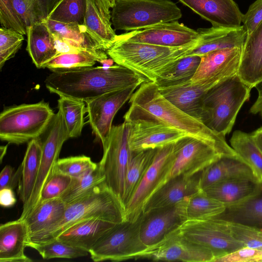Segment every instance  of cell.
<instances>
[{"mask_svg":"<svg viewBox=\"0 0 262 262\" xmlns=\"http://www.w3.org/2000/svg\"><path fill=\"white\" fill-rule=\"evenodd\" d=\"M130 106L124 120H154L184 131L189 136L213 146L225 156L238 157L227 142L225 136L207 127L201 121L185 113L166 99L158 85L147 81L139 86L129 99Z\"/></svg>","mask_w":262,"mask_h":262,"instance_id":"cell-1","label":"cell"},{"mask_svg":"<svg viewBox=\"0 0 262 262\" xmlns=\"http://www.w3.org/2000/svg\"><path fill=\"white\" fill-rule=\"evenodd\" d=\"M147 81L129 69L116 64L110 67L54 70L46 77L45 83L52 93L85 102L110 92L140 86Z\"/></svg>","mask_w":262,"mask_h":262,"instance_id":"cell-2","label":"cell"},{"mask_svg":"<svg viewBox=\"0 0 262 262\" xmlns=\"http://www.w3.org/2000/svg\"><path fill=\"white\" fill-rule=\"evenodd\" d=\"M199 39L178 47L114 40L106 53L116 64L124 66L149 81L172 69L182 58L189 56L199 45Z\"/></svg>","mask_w":262,"mask_h":262,"instance_id":"cell-3","label":"cell"},{"mask_svg":"<svg viewBox=\"0 0 262 262\" xmlns=\"http://www.w3.org/2000/svg\"><path fill=\"white\" fill-rule=\"evenodd\" d=\"M93 218L114 224L125 221L124 206L104 182L84 196L66 204L61 219L46 230L29 236L27 244L52 241L74 224Z\"/></svg>","mask_w":262,"mask_h":262,"instance_id":"cell-4","label":"cell"},{"mask_svg":"<svg viewBox=\"0 0 262 262\" xmlns=\"http://www.w3.org/2000/svg\"><path fill=\"white\" fill-rule=\"evenodd\" d=\"M252 89L238 74L217 83L203 98L200 121L217 133L228 135Z\"/></svg>","mask_w":262,"mask_h":262,"instance_id":"cell-5","label":"cell"},{"mask_svg":"<svg viewBox=\"0 0 262 262\" xmlns=\"http://www.w3.org/2000/svg\"><path fill=\"white\" fill-rule=\"evenodd\" d=\"M111 15L114 30L126 31L178 21L183 15L170 0H115Z\"/></svg>","mask_w":262,"mask_h":262,"instance_id":"cell-6","label":"cell"},{"mask_svg":"<svg viewBox=\"0 0 262 262\" xmlns=\"http://www.w3.org/2000/svg\"><path fill=\"white\" fill-rule=\"evenodd\" d=\"M55 114L44 101L7 107L0 114V138L15 144L39 138L48 129Z\"/></svg>","mask_w":262,"mask_h":262,"instance_id":"cell-7","label":"cell"},{"mask_svg":"<svg viewBox=\"0 0 262 262\" xmlns=\"http://www.w3.org/2000/svg\"><path fill=\"white\" fill-rule=\"evenodd\" d=\"M129 123L125 120L112 126L102 143L103 154L98 163L105 184L123 206L126 174L133 153L129 145Z\"/></svg>","mask_w":262,"mask_h":262,"instance_id":"cell-8","label":"cell"},{"mask_svg":"<svg viewBox=\"0 0 262 262\" xmlns=\"http://www.w3.org/2000/svg\"><path fill=\"white\" fill-rule=\"evenodd\" d=\"M141 215L134 222L116 224L107 230L89 251L92 259L119 261L141 258L148 248L140 238Z\"/></svg>","mask_w":262,"mask_h":262,"instance_id":"cell-9","label":"cell"},{"mask_svg":"<svg viewBox=\"0 0 262 262\" xmlns=\"http://www.w3.org/2000/svg\"><path fill=\"white\" fill-rule=\"evenodd\" d=\"M178 230L187 239L211 250L215 259L245 246L233 236L228 221L217 216L186 220Z\"/></svg>","mask_w":262,"mask_h":262,"instance_id":"cell-10","label":"cell"},{"mask_svg":"<svg viewBox=\"0 0 262 262\" xmlns=\"http://www.w3.org/2000/svg\"><path fill=\"white\" fill-rule=\"evenodd\" d=\"M173 143L157 148L155 158L124 209L125 221H136L151 196L164 183L173 160Z\"/></svg>","mask_w":262,"mask_h":262,"instance_id":"cell-11","label":"cell"},{"mask_svg":"<svg viewBox=\"0 0 262 262\" xmlns=\"http://www.w3.org/2000/svg\"><path fill=\"white\" fill-rule=\"evenodd\" d=\"M173 155L172 166L163 184L179 175L191 176L200 172L221 158L227 156L213 146L189 136L173 143Z\"/></svg>","mask_w":262,"mask_h":262,"instance_id":"cell-12","label":"cell"},{"mask_svg":"<svg viewBox=\"0 0 262 262\" xmlns=\"http://www.w3.org/2000/svg\"><path fill=\"white\" fill-rule=\"evenodd\" d=\"M69 138L62 115L58 110L47 129L45 139L42 142V154L36 182L31 198L23 208L19 219L25 220L37 205L42 189L51 176L59 159L62 145Z\"/></svg>","mask_w":262,"mask_h":262,"instance_id":"cell-13","label":"cell"},{"mask_svg":"<svg viewBox=\"0 0 262 262\" xmlns=\"http://www.w3.org/2000/svg\"><path fill=\"white\" fill-rule=\"evenodd\" d=\"M199 38L200 34L196 30L178 21H173L117 35L115 40L178 47L189 44Z\"/></svg>","mask_w":262,"mask_h":262,"instance_id":"cell-14","label":"cell"},{"mask_svg":"<svg viewBox=\"0 0 262 262\" xmlns=\"http://www.w3.org/2000/svg\"><path fill=\"white\" fill-rule=\"evenodd\" d=\"M138 86L135 85L110 92L85 102L88 122L96 139L101 143L110 132L115 115Z\"/></svg>","mask_w":262,"mask_h":262,"instance_id":"cell-15","label":"cell"},{"mask_svg":"<svg viewBox=\"0 0 262 262\" xmlns=\"http://www.w3.org/2000/svg\"><path fill=\"white\" fill-rule=\"evenodd\" d=\"M141 258L154 260L187 262H213L214 253L181 235L178 228L159 243L148 248Z\"/></svg>","mask_w":262,"mask_h":262,"instance_id":"cell-16","label":"cell"},{"mask_svg":"<svg viewBox=\"0 0 262 262\" xmlns=\"http://www.w3.org/2000/svg\"><path fill=\"white\" fill-rule=\"evenodd\" d=\"M128 122L130 124L129 145L132 152L163 147L189 136L183 130L154 120Z\"/></svg>","mask_w":262,"mask_h":262,"instance_id":"cell-17","label":"cell"},{"mask_svg":"<svg viewBox=\"0 0 262 262\" xmlns=\"http://www.w3.org/2000/svg\"><path fill=\"white\" fill-rule=\"evenodd\" d=\"M229 78L218 76L194 83L189 80L179 84L158 88L160 93L169 101L200 121L204 95L213 86Z\"/></svg>","mask_w":262,"mask_h":262,"instance_id":"cell-18","label":"cell"},{"mask_svg":"<svg viewBox=\"0 0 262 262\" xmlns=\"http://www.w3.org/2000/svg\"><path fill=\"white\" fill-rule=\"evenodd\" d=\"M184 222L176 205L153 209L142 213L140 238L148 248L157 245Z\"/></svg>","mask_w":262,"mask_h":262,"instance_id":"cell-19","label":"cell"},{"mask_svg":"<svg viewBox=\"0 0 262 262\" xmlns=\"http://www.w3.org/2000/svg\"><path fill=\"white\" fill-rule=\"evenodd\" d=\"M213 27L241 26L243 14L233 0H178Z\"/></svg>","mask_w":262,"mask_h":262,"instance_id":"cell-20","label":"cell"},{"mask_svg":"<svg viewBox=\"0 0 262 262\" xmlns=\"http://www.w3.org/2000/svg\"><path fill=\"white\" fill-rule=\"evenodd\" d=\"M201 172L191 176L179 175L169 179L151 196L145 205L143 213L175 206L184 198L201 190Z\"/></svg>","mask_w":262,"mask_h":262,"instance_id":"cell-21","label":"cell"},{"mask_svg":"<svg viewBox=\"0 0 262 262\" xmlns=\"http://www.w3.org/2000/svg\"><path fill=\"white\" fill-rule=\"evenodd\" d=\"M200 36L199 45L189 55L202 56L210 52L229 48H242L248 36L244 26L237 27L212 26L198 28Z\"/></svg>","mask_w":262,"mask_h":262,"instance_id":"cell-22","label":"cell"},{"mask_svg":"<svg viewBox=\"0 0 262 262\" xmlns=\"http://www.w3.org/2000/svg\"><path fill=\"white\" fill-rule=\"evenodd\" d=\"M242 48L210 52L201 57L199 66L191 79L196 82L218 76L228 77L238 74Z\"/></svg>","mask_w":262,"mask_h":262,"instance_id":"cell-23","label":"cell"},{"mask_svg":"<svg viewBox=\"0 0 262 262\" xmlns=\"http://www.w3.org/2000/svg\"><path fill=\"white\" fill-rule=\"evenodd\" d=\"M238 75L252 88L262 82V20L247 37L242 50Z\"/></svg>","mask_w":262,"mask_h":262,"instance_id":"cell-24","label":"cell"},{"mask_svg":"<svg viewBox=\"0 0 262 262\" xmlns=\"http://www.w3.org/2000/svg\"><path fill=\"white\" fill-rule=\"evenodd\" d=\"M29 238L25 220L19 219L0 226V262H31L25 253Z\"/></svg>","mask_w":262,"mask_h":262,"instance_id":"cell-25","label":"cell"},{"mask_svg":"<svg viewBox=\"0 0 262 262\" xmlns=\"http://www.w3.org/2000/svg\"><path fill=\"white\" fill-rule=\"evenodd\" d=\"M203 190L208 196L228 207L260 193L262 184L247 179H233L215 183Z\"/></svg>","mask_w":262,"mask_h":262,"instance_id":"cell-26","label":"cell"},{"mask_svg":"<svg viewBox=\"0 0 262 262\" xmlns=\"http://www.w3.org/2000/svg\"><path fill=\"white\" fill-rule=\"evenodd\" d=\"M238 179L258 182L250 167L240 158L225 156L201 171L200 187L203 190L215 183Z\"/></svg>","mask_w":262,"mask_h":262,"instance_id":"cell-27","label":"cell"},{"mask_svg":"<svg viewBox=\"0 0 262 262\" xmlns=\"http://www.w3.org/2000/svg\"><path fill=\"white\" fill-rule=\"evenodd\" d=\"M116 224L93 218L72 226L55 239L89 252L98 239Z\"/></svg>","mask_w":262,"mask_h":262,"instance_id":"cell-28","label":"cell"},{"mask_svg":"<svg viewBox=\"0 0 262 262\" xmlns=\"http://www.w3.org/2000/svg\"><path fill=\"white\" fill-rule=\"evenodd\" d=\"M26 50L37 68L58 55L52 32L46 21L27 27Z\"/></svg>","mask_w":262,"mask_h":262,"instance_id":"cell-29","label":"cell"},{"mask_svg":"<svg viewBox=\"0 0 262 262\" xmlns=\"http://www.w3.org/2000/svg\"><path fill=\"white\" fill-rule=\"evenodd\" d=\"M42 154V142L36 138L28 142L19 166L18 194L25 207L30 200L37 178Z\"/></svg>","mask_w":262,"mask_h":262,"instance_id":"cell-30","label":"cell"},{"mask_svg":"<svg viewBox=\"0 0 262 262\" xmlns=\"http://www.w3.org/2000/svg\"><path fill=\"white\" fill-rule=\"evenodd\" d=\"M176 205L184 221L216 217L226 208L223 204L208 196L202 190L184 198Z\"/></svg>","mask_w":262,"mask_h":262,"instance_id":"cell-31","label":"cell"},{"mask_svg":"<svg viewBox=\"0 0 262 262\" xmlns=\"http://www.w3.org/2000/svg\"><path fill=\"white\" fill-rule=\"evenodd\" d=\"M66 204L60 198L42 202L25 218L29 237L41 232L58 222L63 216Z\"/></svg>","mask_w":262,"mask_h":262,"instance_id":"cell-32","label":"cell"},{"mask_svg":"<svg viewBox=\"0 0 262 262\" xmlns=\"http://www.w3.org/2000/svg\"><path fill=\"white\" fill-rule=\"evenodd\" d=\"M230 144L241 160L251 169L258 182L262 184V152L252 134L236 130L230 139Z\"/></svg>","mask_w":262,"mask_h":262,"instance_id":"cell-33","label":"cell"},{"mask_svg":"<svg viewBox=\"0 0 262 262\" xmlns=\"http://www.w3.org/2000/svg\"><path fill=\"white\" fill-rule=\"evenodd\" d=\"M217 217L262 230V191L242 203L226 207Z\"/></svg>","mask_w":262,"mask_h":262,"instance_id":"cell-34","label":"cell"},{"mask_svg":"<svg viewBox=\"0 0 262 262\" xmlns=\"http://www.w3.org/2000/svg\"><path fill=\"white\" fill-rule=\"evenodd\" d=\"M87 33L103 50L106 51L115 40L117 34L112 24L100 14L94 0H87V8L83 24Z\"/></svg>","mask_w":262,"mask_h":262,"instance_id":"cell-35","label":"cell"},{"mask_svg":"<svg viewBox=\"0 0 262 262\" xmlns=\"http://www.w3.org/2000/svg\"><path fill=\"white\" fill-rule=\"evenodd\" d=\"M157 148L133 152L125 177L123 200L124 209L146 171L152 162Z\"/></svg>","mask_w":262,"mask_h":262,"instance_id":"cell-36","label":"cell"},{"mask_svg":"<svg viewBox=\"0 0 262 262\" xmlns=\"http://www.w3.org/2000/svg\"><path fill=\"white\" fill-rule=\"evenodd\" d=\"M58 107L62 115L70 138L80 136L84 124V116L86 113L85 102L71 97L60 96Z\"/></svg>","mask_w":262,"mask_h":262,"instance_id":"cell-37","label":"cell"},{"mask_svg":"<svg viewBox=\"0 0 262 262\" xmlns=\"http://www.w3.org/2000/svg\"><path fill=\"white\" fill-rule=\"evenodd\" d=\"M27 27L46 21L58 0H11Z\"/></svg>","mask_w":262,"mask_h":262,"instance_id":"cell-38","label":"cell"},{"mask_svg":"<svg viewBox=\"0 0 262 262\" xmlns=\"http://www.w3.org/2000/svg\"><path fill=\"white\" fill-rule=\"evenodd\" d=\"M104 176L98 165L77 178L72 181L65 192L59 198L66 204L89 193L97 186L104 182Z\"/></svg>","mask_w":262,"mask_h":262,"instance_id":"cell-39","label":"cell"},{"mask_svg":"<svg viewBox=\"0 0 262 262\" xmlns=\"http://www.w3.org/2000/svg\"><path fill=\"white\" fill-rule=\"evenodd\" d=\"M201 60V57L189 55L180 60L175 66L154 82L158 87L175 85L191 80Z\"/></svg>","mask_w":262,"mask_h":262,"instance_id":"cell-40","label":"cell"},{"mask_svg":"<svg viewBox=\"0 0 262 262\" xmlns=\"http://www.w3.org/2000/svg\"><path fill=\"white\" fill-rule=\"evenodd\" d=\"M87 0H58L48 19L64 23L83 25Z\"/></svg>","mask_w":262,"mask_h":262,"instance_id":"cell-41","label":"cell"},{"mask_svg":"<svg viewBox=\"0 0 262 262\" xmlns=\"http://www.w3.org/2000/svg\"><path fill=\"white\" fill-rule=\"evenodd\" d=\"M27 247L36 250L44 259L52 258L72 259L87 256L89 252L72 246L57 239L42 243L27 244Z\"/></svg>","mask_w":262,"mask_h":262,"instance_id":"cell-42","label":"cell"},{"mask_svg":"<svg viewBox=\"0 0 262 262\" xmlns=\"http://www.w3.org/2000/svg\"><path fill=\"white\" fill-rule=\"evenodd\" d=\"M96 62H100L99 59L88 53H67L57 55L45 64L42 68H48L52 71L71 69L92 67Z\"/></svg>","mask_w":262,"mask_h":262,"instance_id":"cell-43","label":"cell"},{"mask_svg":"<svg viewBox=\"0 0 262 262\" xmlns=\"http://www.w3.org/2000/svg\"><path fill=\"white\" fill-rule=\"evenodd\" d=\"M73 178L71 176L64 174L54 168L51 176L42 189L36 206L45 201L59 198L68 188Z\"/></svg>","mask_w":262,"mask_h":262,"instance_id":"cell-44","label":"cell"},{"mask_svg":"<svg viewBox=\"0 0 262 262\" xmlns=\"http://www.w3.org/2000/svg\"><path fill=\"white\" fill-rule=\"evenodd\" d=\"M97 165L90 157L81 155L59 159L54 168L72 178H77Z\"/></svg>","mask_w":262,"mask_h":262,"instance_id":"cell-45","label":"cell"},{"mask_svg":"<svg viewBox=\"0 0 262 262\" xmlns=\"http://www.w3.org/2000/svg\"><path fill=\"white\" fill-rule=\"evenodd\" d=\"M24 35L13 30L0 28V68L13 58L22 46Z\"/></svg>","mask_w":262,"mask_h":262,"instance_id":"cell-46","label":"cell"},{"mask_svg":"<svg viewBox=\"0 0 262 262\" xmlns=\"http://www.w3.org/2000/svg\"><path fill=\"white\" fill-rule=\"evenodd\" d=\"M233 236L245 246L262 250V237L259 229L244 224L228 221Z\"/></svg>","mask_w":262,"mask_h":262,"instance_id":"cell-47","label":"cell"},{"mask_svg":"<svg viewBox=\"0 0 262 262\" xmlns=\"http://www.w3.org/2000/svg\"><path fill=\"white\" fill-rule=\"evenodd\" d=\"M0 23L2 27L27 34V27L11 0H0Z\"/></svg>","mask_w":262,"mask_h":262,"instance_id":"cell-48","label":"cell"},{"mask_svg":"<svg viewBox=\"0 0 262 262\" xmlns=\"http://www.w3.org/2000/svg\"><path fill=\"white\" fill-rule=\"evenodd\" d=\"M214 262H262V250L244 246L216 258Z\"/></svg>","mask_w":262,"mask_h":262,"instance_id":"cell-49","label":"cell"},{"mask_svg":"<svg viewBox=\"0 0 262 262\" xmlns=\"http://www.w3.org/2000/svg\"><path fill=\"white\" fill-rule=\"evenodd\" d=\"M262 20V0H256L252 4L246 14H243L242 22L248 32L251 33Z\"/></svg>","mask_w":262,"mask_h":262,"instance_id":"cell-50","label":"cell"},{"mask_svg":"<svg viewBox=\"0 0 262 262\" xmlns=\"http://www.w3.org/2000/svg\"><path fill=\"white\" fill-rule=\"evenodd\" d=\"M19 177V168L15 171L11 166H5L0 174V189L5 188L14 189L18 185Z\"/></svg>","mask_w":262,"mask_h":262,"instance_id":"cell-51","label":"cell"},{"mask_svg":"<svg viewBox=\"0 0 262 262\" xmlns=\"http://www.w3.org/2000/svg\"><path fill=\"white\" fill-rule=\"evenodd\" d=\"M16 202L13 189L5 188L0 189V204L3 207H10Z\"/></svg>","mask_w":262,"mask_h":262,"instance_id":"cell-52","label":"cell"},{"mask_svg":"<svg viewBox=\"0 0 262 262\" xmlns=\"http://www.w3.org/2000/svg\"><path fill=\"white\" fill-rule=\"evenodd\" d=\"M96 6L102 17L108 23L111 21V5L108 0H94Z\"/></svg>","mask_w":262,"mask_h":262,"instance_id":"cell-53","label":"cell"},{"mask_svg":"<svg viewBox=\"0 0 262 262\" xmlns=\"http://www.w3.org/2000/svg\"><path fill=\"white\" fill-rule=\"evenodd\" d=\"M255 88L257 91L258 96L255 101L250 107L249 112L252 114H258L262 118V82Z\"/></svg>","mask_w":262,"mask_h":262,"instance_id":"cell-54","label":"cell"},{"mask_svg":"<svg viewBox=\"0 0 262 262\" xmlns=\"http://www.w3.org/2000/svg\"><path fill=\"white\" fill-rule=\"evenodd\" d=\"M251 134L262 152V126L256 129Z\"/></svg>","mask_w":262,"mask_h":262,"instance_id":"cell-55","label":"cell"},{"mask_svg":"<svg viewBox=\"0 0 262 262\" xmlns=\"http://www.w3.org/2000/svg\"><path fill=\"white\" fill-rule=\"evenodd\" d=\"M114 62H115L114 60L110 58L102 61L100 63L102 65V66L104 67H110L113 66Z\"/></svg>","mask_w":262,"mask_h":262,"instance_id":"cell-56","label":"cell"},{"mask_svg":"<svg viewBox=\"0 0 262 262\" xmlns=\"http://www.w3.org/2000/svg\"><path fill=\"white\" fill-rule=\"evenodd\" d=\"M8 145L6 146H1V155H0V161L1 163H2L3 157L5 155L7 150Z\"/></svg>","mask_w":262,"mask_h":262,"instance_id":"cell-57","label":"cell"},{"mask_svg":"<svg viewBox=\"0 0 262 262\" xmlns=\"http://www.w3.org/2000/svg\"><path fill=\"white\" fill-rule=\"evenodd\" d=\"M108 1H109L110 5H111V8H112L115 4V0H108Z\"/></svg>","mask_w":262,"mask_h":262,"instance_id":"cell-58","label":"cell"},{"mask_svg":"<svg viewBox=\"0 0 262 262\" xmlns=\"http://www.w3.org/2000/svg\"><path fill=\"white\" fill-rule=\"evenodd\" d=\"M260 233L261 236L262 237V230H260Z\"/></svg>","mask_w":262,"mask_h":262,"instance_id":"cell-59","label":"cell"}]
</instances>
